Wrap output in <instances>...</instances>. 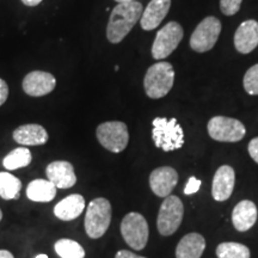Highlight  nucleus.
Instances as JSON below:
<instances>
[{
  "mask_svg": "<svg viewBox=\"0 0 258 258\" xmlns=\"http://www.w3.org/2000/svg\"><path fill=\"white\" fill-rule=\"evenodd\" d=\"M143 4L139 2L120 3L112 9L108 27H106V38L110 43H120L131 32L135 24L143 16Z\"/></svg>",
  "mask_w": 258,
  "mask_h": 258,
  "instance_id": "obj_1",
  "label": "nucleus"
},
{
  "mask_svg": "<svg viewBox=\"0 0 258 258\" xmlns=\"http://www.w3.org/2000/svg\"><path fill=\"white\" fill-rule=\"evenodd\" d=\"M173 83H175L173 66L165 61H160L152 64L147 70L144 79V88L150 98L159 99L171 91Z\"/></svg>",
  "mask_w": 258,
  "mask_h": 258,
  "instance_id": "obj_2",
  "label": "nucleus"
},
{
  "mask_svg": "<svg viewBox=\"0 0 258 258\" xmlns=\"http://www.w3.org/2000/svg\"><path fill=\"white\" fill-rule=\"evenodd\" d=\"M152 139L156 147L164 152L179 150L184 145V133L176 118L156 117L152 122Z\"/></svg>",
  "mask_w": 258,
  "mask_h": 258,
  "instance_id": "obj_3",
  "label": "nucleus"
},
{
  "mask_svg": "<svg viewBox=\"0 0 258 258\" xmlns=\"http://www.w3.org/2000/svg\"><path fill=\"white\" fill-rule=\"evenodd\" d=\"M111 215V205L108 200L103 198L92 200L86 209L85 221H84L86 234L91 239H98L103 237L110 226Z\"/></svg>",
  "mask_w": 258,
  "mask_h": 258,
  "instance_id": "obj_4",
  "label": "nucleus"
},
{
  "mask_svg": "<svg viewBox=\"0 0 258 258\" xmlns=\"http://www.w3.org/2000/svg\"><path fill=\"white\" fill-rule=\"evenodd\" d=\"M183 214H184V207L179 198L175 195L165 198L158 213L157 227L159 233L164 237H169L175 233L182 224Z\"/></svg>",
  "mask_w": 258,
  "mask_h": 258,
  "instance_id": "obj_5",
  "label": "nucleus"
},
{
  "mask_svg": "<svg viewBox=\"0 0 258 258\" xmlns=\"http://www.w3.org/2000/svg\"><path fill=\"white\" fill-rule=\"evenodd\" d=\"M121 234L132 249H145L148 241V235H150L147 220L140 213H128L121 222Z\"/></svg>",
  "mask_w": 258,
  "mask_h": 258,
  "instance_id": "obj_6",
  "label": "nucleus"
},
{
  "mask_svg": "<svg viewBox=\"0 0 258 258\" xmlns=\"http://www.w3.org/2000/svg\"><path fill=\"white\" fill-rule=\"evenodd\" d=\"M96 137L105 150L112 153H120L125 150L129 143L127 124L120 121H109L97 127Z\"/></svg>",
  "mask_w": 258,
  "mask_h": 258,
  "instance_id": "obj_7",
  "label": "nucleus"
},
{
  "mask_svg": "<svg viewBox=\"0 0 258 258\" xmlns=\"http://www.w3.org/2000/svg\"><path fill=\"white\" fill-rule=\"evenodd\" d=\"M209 137L220 143H238L243 140L246 129L239 120L226 116H214L207 125Z\"/></svg>",
  "mask_w": 258,
  "mask_h": 258,
  "instance_id": "obj_8",
  "label": "nucleus"
},
{
  "mask_svg": "<svg viewBox=\"0 0 258 258\" xmlns=\"http://www.w3.org/2000/svg\"><path fill=\"white\" fill-rule=\"evenodd\" d=\"M183 40V29L177 22H169L157 32L152 46V56L156 60L166 59L176 50Z\"/></svg>",
  "mask_w": 258,
  "mask_h": 258,
  "instance_id": "obj_9",
  "label": "nucleus"
},
{
  "mask_svg": "<svg viewBox=\"0 0 258 258\" xmlns=\"http://www.w3.org/2000/svg\"><path fill=\"white\" fill-rule=\"evenodd\" d=\"M221 32V23L217 17H206L194 30L190 37V47L198 53L213 49Z\"/></svg>",
  "mask_w": 258,
  "mask_h": 258,
  "instance_id": "obj_10",
  "label": "nucleus"
},
{
  "mask_svg": "<svg viewBox=\"0 0 258 258\" xmlns=\"http://www.w3.org/2000/svg\"><path fill=\"white\" fill-rule=\"evenodd\" d=\"M22 86L28 96L42 97L55 89L56 79L51 73L43 72V71H32L24 77Z\"/></svg>",
  "mask_w": 258,
  "mask_h": 258,
  "instance_id": "obj_11",
  "label": "nucleus"
},
{
  "mask_svg": "<svg viewBox=\"0 0 258 258\" xmlns=\"http://www.w3.org/2000/svg\"><path fill=\"white\" fill-rule=\"evenodd\" d=\"M178 183V173L171 166H161L150 175L151 190L159 198H167Z\"/></svg>",
  "mask_w": 258,
  "mask_h": 258,
  "instance_id": "obj_12",
  "label": "nucleus"
},
{
  "mask_svg": "<svg viewBox=\"0 0 258 258\" xmlns=\"http://www.w3.org/2000/svg\"><path fill=\"white\" fill-rule=\"evenodd\" d=\"M235 172L230 165L219 167L213 178L212 195L215 201L222 202L231 198L234 189Z\"/></svg>",
  "mask_w": 258,
  "mask_h": 258,
  "instance_id": "obj_13",
  "label": "nucleus"
},
{
  "mask_svg": "<svg viewBox=\"0 0 258 258\" xmlns=\"http://www.w3.org/2000/svg\"><path fill=\"white\" fill-rule=\"evenodd\" d=\"M46 175L48 180L59 189H70L77 183L74 167L69 161H53L47 166Z\"/></svg>",
  "mask_w": 258,
  "mask_h": 258,
  "instance_id": "obj_14",
  "label": "nucleus"
},
{
  "mask_svg": "<svg viewBox=\"0 0 258 258\" xmlns=\"http://www.w3.org/2000/svg\"><path fill=\"white\" fill-rule=\"evenodd\" d=\"M258 46V22L254 19L245 21L234 34V47L241 54H249Z\"/></svg>",
  "mask_w": 258,
  "mask_h": 258,
  "instance_id": "obj_15",
  "label": "nucleus"
},
{
  "mask_svg": "<svg viewBox=\"0 0 258 258\" xmlns=\"http://www.w3.org/2000/svg\"><path fill=\"white\" fill-rule=\"evenodd\" d=\"M170 8L171 0H151L140 18L141 28L146 31H151L159 27L169 14Z\"/></svg>",
  "mask_w": 258,
  "mask_h": 258,
  "instance_id": "obj_16",
  "label": "nucleus"
},
{
  "mask_svg": "<svg viewBox=\"0 0 258 258\" xmlns=\"http://www.w3.org/2000/svg\"><path fill=\"white\" fill-rule=\"evenodd\" d=\"M257 207L252 201L243 200L235 205L232 212V222L234 228L239 232L250 230L257 221Z\"/></svg>",
  "mask_w": 258,
  "mask_h": 258,
  "instance_id": "obj_17",
  "label": "nucleus"
},
{
  "mask_svg": "<svg viewBox=\"0 0 258 258\" xmlns=\"http://www.w3.org/2000/svg\"><path fill=\"white\" fill-rule=\"evenodd\" d=\"M14 140L23 146H38L47 144L49 135L41 124L30 123L18 127L12 134Z\"/></svg>",
  "mask_w": 258,
  "mask_h": 258,
  "instance_id": "obj_18",
  "label": "nucleus"
},
{
  "mask_svg": "<svg viewBox=\"0 0 258 258\" xmlns=\"http://www.w3.org/2000/svg\"><path fill=\"white\" fill-rule=\"evenodd\" d=\"M85 209V199L79 194H72L61 200L54 207V214L57 219L63 221L74 220Z\"/></svg>",
  "mask_w": 258,
  "mask_h": 258,
  "instance_id": "obj_19",
  "label": "nucleus"
},
{
  "mask_svg": "<svg viewBox=\"0 0 258 258\" xmlns=\"http://www.w3.org/2000/svg\"><path fill=\"white\" fill-rule=\"evenodd\" d=\"M206 249V240L201 234L189 233L179 240L176 258H201Z\"/></svg>",
  "mask_w": 258,
  "mask_h": 258,
  "instance_id": "obj_20",
  "label": "nucleus"
},
{
  "mask_svg": "<svg viewBox=\"0 0 258 258\" xmlns=\"http://www.w3.org/2000/svg\"><path fill=\"white\" fill-rule=\"evenodd\" d=\"M56 196V186L48 179H34L27 188V198L34 202H50Z\"/></svg>",
  "mask_w": 258,
  "mask_h": 258,
  "instance_id": "obj_21",
  "label": "nucleus"
},
{
  "mask_svg": "<svg viewBox=\"0 0 258 258\" xmlns=\"http://www.w3.org/2000/svg\"><path fill=\"white\" fill-rule=\"evenodd\" d=\"M21 179L10 172H0V198L18 200L21 198Z\"/></svg>",
  "mask_w": 258,
  "mask_h": 258,
  "instance_id": "obj_22",
  "label": "nucleus"
},
{
  "mask_svg": "<svg viewBox=\"0 0 258 258\" xmlns=\"http://www.w3.org/2000/svg\"><path fill=\"white\" fill-rule=\"evenodd\" d=\"M32 156L31 152L27 147H18L11 151L4 159H3V166L6 170L14 171L22 167H27L31 163Z\"/></svg>",
  "mask_w": 258,
  "mask_h": 258,
  "instance_id": "obj_23",
  "label": "nucleus"
},
{
  "mask_svg": "<svg viewBox=\"0 0 258 258\" xmlns=\"http://www.w3.org/2000/svg\"><path fill=\"white\" fill-rule=\"evenodd\" d=\"M54 247L60 258H85V250L76 240L63 238L57 240Z\"/></svg>",
  "mask_w": 258,
  "mask_h": 258,
  "instance_id": "obj_24",
  "label": "nucleus"
},
{
  "mask_svg": "<svg viewBox=\"0 0 258 258\" xmlns=\"http://www.w3.org/2000/svg\"><path fill=\"white\" fill-rule=\"evenodd\" d=\"M218 258H250V249L240 243L226 241L217 247Z\"/></svg>",
  "mask_w": 258,
  "mask_h": 258,
  "instance_id": "obj_25",
  "label": "nucleus"
},
{
  "mask_svg": "<svg viewBox=\"0 0 258 258\" xmlns=\"http://www.w3.org/2000/svg\"><path fill=\"white\" fill-rule=\"evenodd\" d=\"M244 89L249 95L256 96L258 95V63L253 64L246 71L244 76Z\"/></svg>",
  "mask_w": 258,
  "mask_h": 258,
  "instance_id": "obj_26",
  "label": "nucleus"
},
{
  "mask_svg": "<svg viewBox=\"0 0 258 258\" xmlns=\"http://www.w3.org/2000/svg\"><path fill=\"white\" fill-rule=\"evenodd\" d=\"M243 0H220L221 12L225 16H233L240 10Z\"/></svg>",
  "mask_w": 258,
  "mask_h": 258,
  "instance_id": "obj_27",
  "label": "nucleus"
},
{
  "mask_svg": "<svg viewBox=\"0 0 258 258\" xmlns=\"http://www.w3.org/2000/svg\"><path fill=\"white\" fill-rule=\"evenodd\" d=\"M200 188H201V180L196 177H190L184 188V194L185 195H191V194L198 192Z\"/></svg>",
  "mask_w": 258,
  "mask_h": 258,
  "instance_id": "obj_28",
  "label": "nucleus"
},
{
  "mask_svg": "<svg viewBox=\"0 0 258 258\" xmlns=\"http://www.w3.org/2000/svg\"><path fill=\"white\" fill-rule=\"evenodd\" d=\"M247 151H249V154L251 156V158H252V159L258 164V137L252 139V140L250 141Z\"/></svg>",
  "mask_w": 258,
  "mask_h": 258,
  "instance_id": "obj_29",
  "label": "nucleus"
},
{
  "mask_svg": "<svg viewBox=\"0 0 258 258\" xmlns=\"http://www.w3.org/2000/svg\"><path fill=\"white\" fill-rule=\"evenodd\" d=\"M9 97V85L5 80L0 79V106L6 102Z\"/></svg>",
  "mask_w": 258,
  "mask_h": 258,
  "instance_id": "obj_30",
  "label": "nucleus"
},
{
  "mask_svg": "<svg viewBox=\"0 0 258 258\" xmlns=\"http://www.w3.org/2000/svg\"><path fill=\"white\" fill-rule=\"evenodd\" d=\"M115 258H146V257L139 256V254H135L134 252H132V251H128V250H121L116 253Z\"/></svg>",
  "mask_w": 258,
  "mask_h": 258,
  "instance_id": "obj_31",
  "label": "nucleus"
},
{
  "mask_svg": "<svg viewBox=\"0 0 258 258\" xmlns=\"http://www.w3.org/2000/svg\"><path fill=\"white\" fill-rule=\"evenodd\" d=\"M42 2H43V0H22V3H23L24 5L30 6V8H32V6L40 5Z\"/></svg>",
  "mask_w": 258,
  "mask_h": 258,
  "instance_id": "obj_32",
  "label": "nucleus"
},
{
  "mask_svg": "<svg viewBox=\"0 0 258 258\" xmlns=\"http://www.w3.org/2000/svg\"><path fill=\"white\" fill-rule=\"evenodd\" d=\"M0 258H15V257L14 254L8 250H0Z\"/></svg>",
  "mask_w": 258,
  "mask_h": 258,
  "instance_id": "obj_33",
  "label": "nucleus"
},
{
  "mask_svg": "<svg viewBox=\"0 0 258 258\" xmlns=\"http://www.w3.org/2000/svg\"><path fill=\"white\" fill-rule=\"evenodd\" d=\"M115 2H117L118 4H120V3H131V2H138V0H115Z\"/></svg>",
  "mask_w": 258,
  "mask_h": 258,
  "instance_id": "obj_34",
  "label": "nucleus"
},
{
  "mask_svg": "<svg viewBox=\"0 0 258 258\" xmlns=\"http://www.w3.org/2000/svg\"><path fill=\"white\" fill-rule=\"evenodd\" d=\"M35 258H48V256H47V254H44V253H41V254H38V256L35 257Z\"/></svg>",
  "mask_w": 258,
  "mask_h": 258,
  "instance_id": "obj_35",
  "label": "nucleus"
},
{
  "mask_svg": "<svg viewBox=\"0 0 258 258\" xmlns=\"http://www.w3.org/2000/svg\"><path fill=\"white\" fill-rule=\"evenodd\" d=\"M2 219H3V212L2 209H0V221H2Z\"/></svg>",
  "mask_w": 258,
  "mask_h": 258,
  "instance_id": "obj_36",
  "label": "nucleus"
}]
</instances>
